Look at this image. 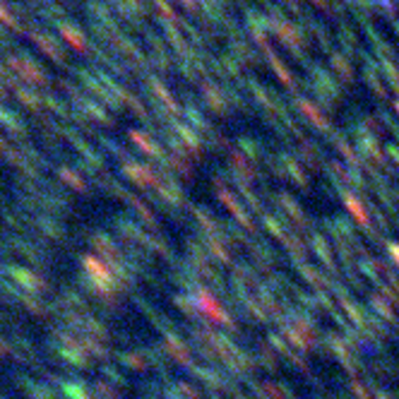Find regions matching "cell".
<instances>
[{
	"label": "cell",
	"instance_id": "cell-1",
	"mask_svg": "<svg viewBox=\"0 0 399 399\" xmlns=\"http://www.w3.org/2000/svg\"><path fill=\"white\" fill-rule=\"evenodd\" d=\"M0 19H3V22H8V24H15V22H12V17H10V15L5 12L3 8H0Z\"/></svg>",
	"mask_w": 399,
	"mask_h": 399
}]
</instances>
